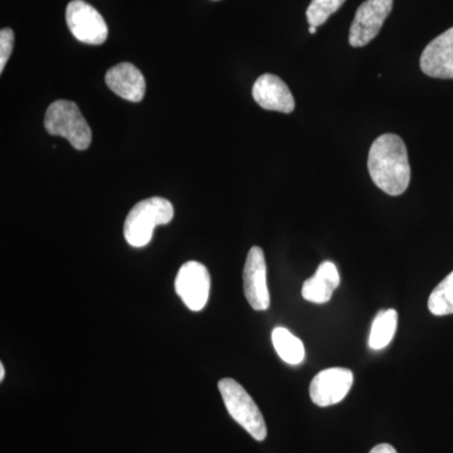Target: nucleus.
<instances>
[{
	"instance_id": "13",
	"label": "nucleus",
	"mask_w": 453,
	"mask_h": 453,
	"mask_svg": "<svg viewBox=\"0 0 453 453\" xmlns=\"http://www.w3.org/2000/svg\"><path fill=\"white\" fill-rule=\"evenodd\" d=\"M338 267L330 261H325L316 270L315 275L303 282V297L314 303H325L332 299L334 291L339 288Z\"/></svg>"
},
{
	"instance_id": "8",
	"label": "nucleus",
	"mask_w": 453,
	"mask_h": 453,
	"mask_svg": "<svg viewBox=\"0 0 453 453\" xmlns=\"http://www.w3.org/2000/svg\"><path fill=\"white\" fill-rule=\"evenodd\" d=\"M243 290L253 310L265 311L270 308L266 258L261 247H252L247 255L243 270Z\"/></svg>"
},
{
	"instance_id": "9",
	"label": "nucleus",
	"mask_w": 453,
	"mask_h": 453,
	"mask_svg": "<svg viewBox=\"0 0 453 453\" xmlns=\"http://www.w3.org/2000/svg\"><path fill=\"white\" fill-rule=\"evenodd\" d=\"M354 375L345 368H329L319 372L310 386V396L319 407L338 404L353 386Z\"/></svg>"
},
{
	"instance_id": "16",
	"label": "nucleus",
	"mask_w": 453,
	"mask_h": 453,
	"mask_svg": "<svg viewBox=\"0 0 453 453\" xmlns=\"http://www.w3.org/2000/svg\"><path fill=\"white\" fill-rule=\"evenodd\" d=\"M428 309L436 316L453 314V271L432 291L428 299Z\"/></svg>"
},
{
	"instance_id": "14",
	"label": "nucleus",
	"mask_w": 453,
	"mask_h": 453,
	"mask_svg": "<svg viewBox=\"0 0 453 453\" xmlns=\"http://www.w3.org/2000/svg\"><path fill=\"white\" fill-rule=\"evenodd\" d=\"M273 342L277 354L288 365H301L305 359L303 342L285 327H276L273 332Z\"/></svg>"
},
{
	"instance_id": "10",
	"label": "nucleus",
	"mask_w": 453,
	"mask_h": 453,
	"mask_svg": "<svg viewBox=\"0 0 453 453\" xmlns=\"http://www.w3.org/2000/svg\"><path fill=\"white\" fill-rule=\"evenodd\" d=\"M252 96L262 109L268 111L291 113L295 109V98L290 88L275 74H262L256 80Z\"/></svg>"
},
{
	"instance_id": "21",
	"label": "nucleus",
	"mask_w": 453,
	"mask_h": 453,
	"mask_svg": "<svg viewBox=\"0 0 453 453\" xmlns=\"http://www.w3.org/2000/svg\"><path fill=\"white\" fill-rule=\"evenodd\" d=\"M316 31H318V27H314V26L309 27L310 35H315Z\"/></svg>"
},
{
	"instance_id": "5",
	"label": "nucleus",
	"mask_w": 453,
	"mask_h": 453,
	"mask_svg": "<svg viewBox=\"0 0 453 453\" xmlns=\"http://www.w3.org/2000/svg\"><path fill=\"white\" fill-rule=\"evenodd\" d=\"M65 22L73 37L82 43L100 46L105 43L109 29L97 9L83 0H73L65 9Z\"/></svg>"
},
{
	"instance_id": "17",
	"label": "nucleus",
	"mask_w": 453,
	"mask_h": 453,
	"mask_svg": "<svg viewBox=\"0 0 453 453\" xmlns=\"http://www.w3.org/2000/svg\"><path fill=\"white\" fill-rule=\"evenodd\" d=\"M345 0H311L306 11L310 26H323L335 12H338Z\"/></svg>"
},
{
	"instance_id": "6",
	"label": "nucleus",
	"mask_w": 453,
	"mask_h": 453,
	"mask_svg": "<svg viewBox=\"0 0 453 453\" xmlns=\"http://www.w3.org/2000/svg\"><path fill=\"white\" fill-rule=\"evenodd\" d=\"M175 291L184 305L192 311H201L210 299L211 276L201 262L189 261L179 270Z\"/></svg>"
},
{
	"instance_id": "20",
	"label": "nucleus",
	"mask_w": 453,
	"mask_h": 453,
	"mask_svg": "<svg viewBox=\"0 0 453 453\" xmlns=\"http://www.w3.org/2000/svg\"><path fill=\"white\" fill-rule=\"evenodd\" d=\"M4 377H5V369H4V365H0V380H4Z\"/></svg>"
},
{
	"instance_id": "4",
	"label": "nucleus",
	"mask_w": 453,
	"mask_h": 453,
	"mask_svg": "<svg viewBox=\"0 0 453 453\" xmlns=\"http://www.w3.org/2000/svg\"><path fill=\"white\" fill-rule=\"evenodd\" d=\"M220 395L228 413L241 427L246 429L256 441H265L267 437L266 422L253 401L252 396L238 381L225 378L219 383Z\"/></svg>"
},
{
	"instance_id": "12",
	"label": "nucleus",
	"mask_w": 453,
	"mask_h": 453,
	"mask_svg": "<svg viewBox=\"0 0 453 453\" xmlns=\"http://www.w3.org/2000/svg\"><path fill=\"white\" fill-rule=\"evenodd\" d=\"M105 81L113 94L124 100L130 101V103H140L144 98L146 91L144 74L129 62H124V64H119L110 68L107 71Z\"/></svg>"
},
{
	"instance_id": "7",
	"label": "nucleus",
	"mask_w": 453,
	"mask_h": 453,
	"mask_svg": "<svg viewBox=\"0 0 453 453\" xmlns=\"http://www.w3.org/2000/svg\"><path fill=\"white\" fill-rule=\"evenodd\" d=\"M393 8V0H366L357 8L349 33V43L365 47L380 35Z\"/></svg>"
},
{
	"instance_id": "15",
	"label": "nucleus",
	"mask_w": 453,
	"mask_h": 453,
	"mask_svg": "<svg viewBox=\"0 0 453 453\" xmlns=\"http://www.w3.org/2000/svg\"><path fill=\"white\" fill-rule=\"evenodd\" d=\"M396 326H398V314L395 310L390 309L380 311L372 325L369 347L372 350H381L388 347L395 338Z\"/></svg>"
},
{
	"instance_id": "1",
	"label": "nucleus",
	"mask_w": 453,
	"mask_h": 453,
	"mask_svg": "<svg viewBox=\"0 0 453 453\" xmlns=\"http://www.w3.org/2000/svg\"><path fill=\"white\" fill-rule=\"evenodd\" d=\"M368 169L375 186L389 196L403 195L410 186L407 146L395 134H384L372 142Z\"/></svg>"
},
{
	"instance_id": "19",
	"label": "nucleus",
	"mask_w": 453,
	"mask_h": 453,
	"mask_svg": "<svg viewBox=\"0 0 453 453\" xmlns=\"http://www.w3.org/2000/svg\"><path fill=\"white\" fill-rule=\"evenodd\" d=\"M369 453H398L396 449L389 443H380V445H377L372 447V451Z\"/></svg>"
},
{
	"instance_id": "11",
	"label": "nucleus",
	"mask_w": 453,
	"mask_h": 453,
	"mask_svg": "<svg viewBox=\"0 0 453 453\" xmlns=\"http://www.w3.org/2000/svg\"><path fill=\"white\" fill-rule=\"evenodd\" d=\"M421 70L434 79H453V27L423 50Z\"/></svg>"
},
{
	"instance_id": "2",
	"label": "nucleus",
	"mask_w": 453,
	"mask_h": 453,
	"mask_svg": "<svg viewBox=\"0 0 453 453\" xmlns=\"http://www.w3.org/2000/svg\"><path fill=\"white\" fill-rule=\"evenodd\" d=\"M174 217V207L168 199L154 196L134 205L124 225V237L130 246L142 249L150 243L154 229L168 225Z\"/></svg>"
},
{
	"instance_id": "18",
	"label": "nucleus",
	"mask_w": 453,
	"mask_h": 453,
	"mask_svg": "<svg viewBox=\"0 0 453 453\" xmlns=\"http://www.w3.org/2000/svg\"><path fill=\"white\" fill-rule=\"evenodd\" d=\"M14 33L11 28H3L0 31V73L4 71L9 57L13 52Z\"/></svg>"
},
{
	"instance_id": "3",
	"label": "nucleus",
	"mask_w": 453,
	"mask_h": 453,
	"mask_svg": "<svg viewBox=\"0 0 453 453\" xmlns=\"http://www.w3.org/2000/svg\"><path fill=\"white\" fill-rule=\"evenodd\" d=\"M44 127L50 135L67 139L76 150H86L91 145V127L73 101L57 100L50 104L44 118Z\"/></svg>"
}]
</instances>
